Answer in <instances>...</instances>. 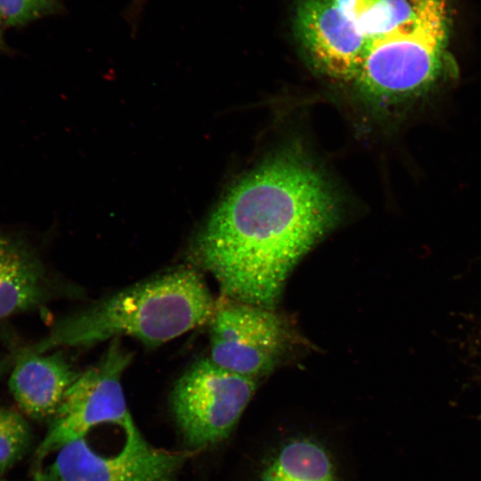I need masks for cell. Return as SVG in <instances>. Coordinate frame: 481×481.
<instances>
[{"label": "cell", "mask_w": 481, "mask_h": 481, "mask_svg": "<svg viewBox=\"0 0 481 481\" xmlns=\"http://www.w3.org/2000/svg\"><path fill=\"white\" fill-rule=\"evenodd\" d=\"M338 221L321 174L282 154L228 191L196 235L192 256L226 297L273 309L295 266Z\"/></svg>", "instance_id": "obj_1"}, {"label": "cell", "mask_w": 481, "mask_h": 481, "mask_svg": "<svg viewBox=\"0 0 481 481\" xmlns=\"http://www.w3.org/2000/svg\"><path fill=\"white\" fill-rule=\"evenodd\" d=\"M215 311L200 273L192 267H176L62 319L34 353L87 346L120 336L157 346L210 322Z\"/></svg>", "instance_id": "obj_2"}, {"label": "cell", "mask_w": 481, "mask_h": 481, "mask_svg": "<svg viewBox=\"0 0 481 481\" xmlns=\"http://www.w3.org/2000/svg\"><path fill=\"white\" fill-rule=\"evenodd\" d=\"M413 15L393 32L371 39L355 79L366 92L397 96L434 80L444 61L450 29L448 0H411Z\"/></svg>", "instance_id": "obj_3"}, {"label": "cell", "mask_w": 481, "mask_h": 481, "mask_svg": "<svg viewBox=\"0 0 481 481\" xmlns=\"http://www.w3.org/2000/svg\"><path fill=\"white\" fill-rule=\"evenodd\" d=\"M257 379L195 362L176 381L171 409L186 444L195 449L225 439L252 398Z\"/></svg>", "instance_id": "obj_4"}, {"label": "cell", "mask_w": 481, "mask_h": 481, "mask_svg": "<svg viewBox=\"0 0 481 481\" xmlns=\"http://www.w3.org/2000/svg\"><path fill=\"white\" fill-rule=\"evenodd\" d=\"M132 356L118 338H113L99 361L79 374L36 451L37 465L64 444L85 437L95 426L112 423L123 428L133 420L121 386Z\"/></svg>", "instance_id": "obj_5"}, {"label": "cell", "mask_w": 481, "mask_h": 481, "mask_svg": "<svg viewBox=\"0 0 481 481\" xmlns=\"http://www.w3.org/2000/svg\"><path fill=\"white\" fill-rule=\"evenodd\" d=\"M118 452L102 455L85 437L73 440L55 453L53 462L36 472L37 481H177L191 452L156 448L132 420L123 428Z\"/></svg>", "instance_id": "obj_6"}, {"label": "cell", "mask_w": 481, "mask_h": 481, "mask_svg": "<svg viewBox=\"0 0 481 481\" xmlns=\"http://www.w3.org/2000/svg\"><path fill=\"white\" fill-rule=\"evenodd\" d=\"M209 322L210 359L243 376L270 373L287 346L286 326L273 309L234 301L216 308Z\"/></svg>", "instance_id": "obj_7"}, {"label": "cell", "mask_w": 481, "mask_h": 481, "mask_svg": "<svg viewBox=\"0 0 481 481\" xmlns=\"http://www.w3.org/2000/svg\"><path fill=\"white\" fill-rule=\"evenodd\" d=\"M294 29L312 62L340 79L355 78L368 40L336 0H298Z\"/></svg>", "instance_id": "obj_8"}, {"label": "cell", "mask_w": 481, "mask_h": 481, "mask_svg": "<svg viewBox=\"0 0 481 481\" xmlns=\"http://www.w3.org/2000/svg\"><path fill=\"white\" fill-rule=\"evenodd\" d=\"M79 374L60 352L29 353L17 362L8 385L23 413L35 420H51Z\"/></svg>", "instance_id": "obj_9"}, {"label": "cell", "mask_w": 481, "mask_h": 481, "mask_svg": "<svg viewBox=\"0 0 481 481\" xmlns=\"http://www.w3.org/2000/svg\"><path fill=\"white\" fill-rule=\"evenodd\" d=\"M46 292L39 260L18 239L0 231V319L35 308Z\"/></svg>", "instance_id": "obj_10"}, {"label": "cell", "mask_w": 481, "mask_h": 481, "mask_svg": "<svg viewBox=\"0 0 481 481\" xmlns=\"http://www.w3.org/2000/svg\"><path fill=\"white\" fill-rule=\"evenodd\" d=\"M261 481H337L330 458L308 439L293 440L265 469Z\"/></svg>", "instance_id": "obj_11"}, {"label": "cell", "mask_w": 481, "mask_h": 481, "mask_svg": "<svg viewBox=\"0 0 481 481\" xmlns=\"http://www.w3.org/2000/svg\"><path fill=\"white\" fill-rule=\"evenodd\" d=\"M368 42L389 34L413 15L411 0H336Z\"/></svg>", "instance_id": "obj_12"}, {"label": "cell", "mask_w": 481, "mask_h": 481, "mask_svg": "<svg viewBox=\"0 0 481 481\" xmlns=\"http://www.w3.org/2000/svg\"><path fill=\"white\" fill-rule=\"evenodd\" d=\"M32 443L30 426L18 412L0 406V475L17 464Z\"/></svg>", "instance_id": "obj_13"}, {"label": "cell", "mask_w": 481, "mask_h": 481, "mask_svg": "<svg viewBox=\"0 0 481 481\" xmlns=\"http://www.w3.org/2000/svg\"><path fill=\"white\" fill-rule=\"evenodd\" d=\"M62 10L60 0H0L4 25L19 27L55 15Z\"/></svg>", "instance_id": "obj_14"}, {"label": "cell", "mask_w": 481, "mask_h": 481, "mask_svg": "<svg viewBox=\"0 0 481 481\" xmlns=\"http://www.w3.org/2000/svg\"><path fill=\"white\" fill-rule=\"evenodd\" d=\"M6 47L4 37V23L0 17V52H3Z\"/></svg>", "instance_id": "obj_15"}, {"label": "cell", "mask_w": 481, "mask_h": 481, "mask_svg": "<svg viewBox=\"0 0 481 481\" xmlns=\"http://www.w3.org/2000/svg\"><path fill=\"white\" fill-rule=\"evenodd\" d=\"M0 481H5V480H3V479L0 478Z\"/></svg>", "instance_id": "obj_16"}]
</instances>
